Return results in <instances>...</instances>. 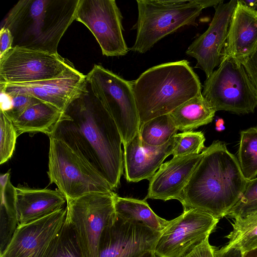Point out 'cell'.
I'll use <instances>...</instances> for the list:
<instances>
[{"label":"cell","mask_w":257,"mask_h":257,"mask_svg":"<svg viewBox=\"0 0 257 257\" xmlns=\"http://www.w3.org/2000/svg\"><path fill=\"white\" fill-rule=\"evenodd\" d=\"M61 141L117 188L124 168L122 140L115 121L87 83V90L63 111L49 136Z\"/></svg>","instance_id":"6da1fadb"},{"label":"cell","mask_w":257,"mask_h":257,"mask_svg":"<svg viewBox=\"0 0 257 257\" xmlns=\"http://www.w3.org/2000/svg\"><path fill=\"white\" fill-rule=\"evenodd\" d=\"M203 153L178 201L183 210L199 209L220 219L239 200L247 180L223 143L214 141Z\"/></svg>","instance_id":"7a4b0ae2"},{"label":"cell","mask_w":257,"mask_h":257,"mask_svg":"<svg viewBox=\"0 0 257 257\" xmlns=\"http://www.w3.org/2000/svg\"><path fill=\"white\" fill-rule=\"evenodd\" d=\"M79 0H20L1 28L8 29L13 47L57 54L59 42L75 20Z\"/></svg>","instance_id":"3957f363"},{"label":"cell","mask_w":257,"mask_h":257,"mask_svg":"<svg viewBox=\"0 0 257 257\" xmlns=\"http://www.w3.org/2000/svg\"><path fill=\"white\" fill-rule=\"evenodd\" d=\"M132 84L141 124L202 93L199 78L186 60L151 67Z\"/></svg>","instance_id":"277c9868"},{"label":"cell","mask_w":257,"mask_h":257,"mask_svg":"<svg viewBox=\"0 0 257 257\" xmlns=\"http://www.w3.org/2000/svg\"><path fill=\"white\" fill-rule=\"evenodd\" d=\"M223 0H137V31L132 51L143 54L158 41L185 26H197L202 10Z\"/></svg>","instance_id":"5b68a950"},{"label":"cell","mask_w":257,"mask_h":257,"mask_svg":"<svg viewBox=\"0 0 257 257\" xmlns=\"http://www.w3.org/2000/svg\"><path fill=\"white\" fill-rule=\"evenodd\" d=\"M202 95L216 111L236 114L253 112L257 93L241 62L222 56L218 68L206 78Z\"/></svg>","instance_id":"8992f818"},{"label":"cell","mask_w":257,"mask_h":257,"mask_svg":"<svg viewBox=\"0 0 257 257\" xmlns=\"http://www.w3.org/2000/svg\"><path fill=\"white\" fill-rule=\"evenodd\" d=\"M48 171L66 199H76L90 193L113 191L109 183L83 158L63 142L49 137Z\"/></svg>","instance_id":"52a82bcc"},{"label":"cell","mask_w":257,"mask_h":257,"mask_svg":"<svg viewBox=\"0 0 257 257\" xmlns=\"http://www.w3.org/2000/svg\"><path fill=\"white\" fill-rule=\"evenodd\" d=\"M86 78L92 93L117 125L123 145L130 142L139 133L141 124L132 81L98 64Z\"/></svg>","instance_id":"ba28073f"},{"label":"cell","mask_w":257,"mask_h":257,"mask_svg":"<svg viewBox=\"0 0 257 257\" xmlns=\"http://www.w3.org/2000/svg\"><path fill=\"white\" fill-rule=\"evenodd\" d=\"M116 193H90L66 199V220L76 234L83 257H97L101 235L116 217Z\"/></svg>","instance_id":"9c48e42d"},{"label":"cell","mask_w":257,"mask_h":257,"mask_svg":"<svg viewBox=\"0 0 257 257\" xmlns=\"http://www.w3.org/2000/svg\"><path fill=\"white\" fill-rule=\"evenodd\" d=\"M73 67L58 53L14 47L0 57V84L50 79Z\"/></svg>","instance_id":"30bf717a"},{"label":"cell","mask_w":257,"mask_h":257,"mask_svg":"<svg viewBox=\"0 0 257 257\" xmlns=\"http://www.w3.org/2000/svg\"><path fill=\"white\" fill-rule=\"evenodd\" d=\"M122 19L114 0H79L75 17L94 35L102 54L111 57L125 56L128 51Z\"/></svg>","instance_id":"8fae6325"},{"label":"cell","mask_w":257,"mask_h":257,"mask_svg":"<svg viewBox=\"0 0 257 257\" xmlns=\"http://www.w3.org/2000/svg\"><path fill=\"white\" fill-rule=\"evenodd\" d=\"M219 219L197 209L183 210L171 220L155 249L157 257H183L209 238Z\"/></svg>","instance_id":"7c38bea8"},{"label":"cell","mask_w":257,"mask_h":257,"mask_svg":"<svg viewBox=\"0 0 257 257\" xmlns=\"http://www.w3.org/2000/svg\"><path fill=\"white\" fill-rule=\"evenodd\" d=\"M162 233L116 215L102 232L97 257H140L155 250Z\"/></svg>","instance_id":"4fadbf2b"},{"label":"cell","mask_w":257,"mask_h":257,"mask_svg":"<svg viewBox=\"0 0 257 257\" xmlns=\"http://www.w3.org/2000/svg\"><path fill=\"white\" fill-rule=\"evenodd\" d=\"M86 75L73 67L57 77L35 82L0 84L1 92L7 95H29L63 111L87 90Z\"/></svg>","instance_id":"5bb4252c"},{"label":"cell","mask_w":257,"mask_h":257,"mask_svg":"<svg viewBox=\"0 0 257 257\" xmlns=\"http://www.w3.org/2000/svg\"><path fill=\"white\" fill-rule=\"evenodd\" d=\"M237 1L225 3L223 1L215 6V13L208 29L186 51L187 55L196 60L195 68L202 70L207 78L221 61L230 18Z\"/></svg>","instance_id":"9a60e30c"},{"label":"cell","mask_w":257,"mask_h":257,"mask_svg":"<svg viewBox=\"0 0 257 257\" xmlns=\"http://www.w3.org/2000/svg\"><path fill=\"white\" fill-rule=\"evenodd\" d=\"M67 212L65 206L43 218L19 225L0 257H42L61 229Z\"/></svg>","instance_id":"2e32d148"},{"label":"cell","mask_w":257,"mask_h":257,"mask_svg":"<svg viewBox=\"0 0 257 257\" xmlns=\"http://www.w3.org/2000/svg\"><path fill=\"white\" fill-rule=\"evenodd\" d=\"M203 155L202 152L199 154L173 157L163 163L149 180L145 198L178 200Z\"/></svg>","instance_id":"e0dca14e"},{"label":"cell","mask_w":257,"mask_h":257,"mask_svg":"<svg viewBox=\"0 0 257 257\" xmlns=\"http://www.w3.org/2000/svg\"><path fill=\"white\" fill-rule=\"evenodd\" d=\"M175 136L163 145L153 146L143 142L138 133L123 145L124 176L127 181L149 180L165 159L172 154L176 145Z\"/></svg>","instance_id":"ac0fdd59"},{"label":"cell","mask_w":257,"mask_h":257,"mask_svg":"<svg viewBox=\"0 0 257 257\" xmlns=\"http://www.w3.org/2000/svg\"><path fill=\"white\" fill-rule=\"evenodd\" d=\"M257 46V12L240 1L231 15L222 56L240 60L250 54Z\"/></svg>","instance_id":"d6986e66"},{"label":"cell","mask_w":257,"mask_h":257,"mask_svg":"<svg viewBox=\"0 0 257 257\" xmlns=\"http://www.w3.org/2000/svg\"><path fill=\"white\" fill-rule=\"evenodd\" d=\"M16 206L19 225L38 220L64 207L67 200L57 190L15 187Z\"/></svg>","instance_id":"ffe728a7"},{"label":"cell","mask_w":257,"mask_h":257,"mask_svg":"<svg viewBox=\"0 0 257 257\" xmlns=\"http://www.w3.org/2000/svg\"><path fill=\"white\" fill-rule=\"evenodd\" d=\"M62 113L56 107L41 102L30 107L12 122L18 136L25 133H43L49 136Z\"/></svg>","instance_id":"44dd1931"},{"label":"cell","mask_w":257,"mask_h":257,"mask_svg":"<svg viewBox=\"0 0 257 257\" xmlns=\"http://www.w3.org/2000/svg\"><path fill=\"white\" fill-rule=\"evenodd\" d=\"M215 112L201 93L169 114L178 130L185 132L209 123L212 121Z\"/></svg>","instance_id":"7402d4cb"},{"label":"cell","mask_w":257,"mask_h":257,"mask_svg":"<svg viewBox=\"0 0 257 257\" xmlns=\"http://www.w3.org/2000/svg\"><path fill=\"white\" fill-rule=\"evenodd\" d=\"M0 254L5 250L19 226L16 206L15 187L10 181V170L0 176Z\"/></svg>","instance_id":"603a6c76"},{"label":"cell","mask_w":257,"mask_h":257,"mask_svg":"<svg viewBox=\"0 0 257 257\" xmlns=\"http://www.w3.org/2000/svg\"><path fill=\"white\" fill-rule=\"evenodd\" d=\"M147 199L140 200L121 197L115 194L114 206L116 215L126 220L143 223L152 229L162 232L170 223L157 215L149 205Z\"/></svg>","instance_id":"cb8c5ba5"},{"label":"cell","mask_w":257,"mask_h":257,"mask_svg":"<svg viewBox=\"0 0 257 257\" xmlns=\"http://www.w3.org/2000/svg\"><path fill=\"white\" fill-rule=\"evenodd\" d=\"M225 237L228 242L223 250L235 248L243 253L257 249V212L234 218L232 230Z\"/></svg>","instance_id":"d4e9b609"},{"label":"cell","mask_w":257,"mask_h":257,"mask_svg":"<svg viewBox=\"0 0 257 257\" xmlns=\"http://www.w3.org/2000/svg\"><path fill=\"white\" fill-rule=\"evenodd\" d=\"M178 131L169 114H167L141 124L139 133L141 139L146 144L160 146L177 134Z\"/></svg>","instance_id":"484cf974"},{"label":"cell","mask_w":257,"mask_h":257,"mask_svg":"<svg viewBox=\"0 0 257 257\" xmlns=\"http://www.w3.org/2000/svg\"><path fill=\"white\" fill-rule=\"evenodd\" d=\"M237 160L241 171L247 180L257 175V126L240 132Z\"/></svg>","instance_id":"4316f807"},{"label":"cell","mask_w":257,"mask_h":257,"mask_svg":"<svg viewBox=\"0 0 257 257\" xmlns=\"http://www.w3.org/2000/svg\"><path fill=\"white\" fill-rule=\"evenodd\" d=\"M42 257H83L75 231L66 219Z\"/></svg>","instance_id":"83f0119b"},{"label":"cell","mask_w":257,"mask_h":257,"mask_svg":"<svg viewBox=\"0 0 257 257\" xmlns=\"http://www.w3.org/2000/svg\"><path fill=\"white\" fill-rule=\"evenodd\" d=\"M175 136L176 145L172 154L173 157L199 154L206 148L205 138L202 132H185Z\"/></svg>","instance_id":"f1b7e54d"},{"label":"cell","mask_w":257,"mask_h":257,"mask_svg":"<svg viewBox=\"0 0 257 257\" xmlns=\"http://www.w3.org/2000/svg\"><path fill=\"white\" fill-rule=\"evenodd\" d=\"M257 212V178L247 180L245 189L238 202L226 216L243 217Z\"/></svg>","instance_id":"f546056e"},{"label":"cell","mask_w":257,"mask_h":257,"mask_svg":"<svg viewBox=\"0 0 257 257\" xmlns=\"http://www.w3.org/2000/svg\"><path fill=\"white\" fill-rule=\"evenodd\" d=\"M4 95V101H1V110L12 121L16 120L28 108L42 101L32 96L24 94Z\"/></svg>","instance_id":"4dcf8cb0"},{"label":"cell","mask_w":257,"mask_h":257,"mask_svg":"<svg viewBox=\"0 0 257 257\" xmlns=\"http://www.w3.org/2000/svg\"><path fill=\"white\" fill-rule=\"evenodd\" d=\"M13 122L0 110V164L7 162L13 156L17 138Z\"/></svg>","instance_id":"1f68e13d"},{"label":"cell","mask_w":257,"mask_h":257,"mask_svg":"<svg viewBox=\"0 0 257 257\" xmlns=\"http://www.w3.org/2000/svg\"><path fill=\"white\" fill-rule=\"evenodd\" d=\"M239 60L244 66L257 93V46L250 54Z\"/></svg>","instance_id":"d6a6232c"},{"label":"cell","mask_w":257,"mask_h":257,"mask_svg":"<svg viewBox=\"0 0 257 257\" xmlns=\"http://www.w3.org/2000/svg\"><path fill=\"white\" fill-rule=\"evenodd\" d=\"M216 248L209 242V238L183 257H216Z\"/></svg>","instance_id":"836d02e7"},{"label":"cell","mask_w":257,"mask_h":257,"mask_svg":"<svg viewBox=\"0 0 257 257\" xmlns=\"http://www.w3.org/2000/svg\"><path fill=\"white\" fill-rule=\"evenodd\" d=\"M13 37L7 28H1L0 31V57L13 47Z\"/></svg>","instance_id":"e575fe53"},{"label":"cell","mask_w":257,"mask_h":257,"mask_svg":"<svg viewBox=\"0 0 257 257\" xmlns=\"http://www.w3.org/2000/svg\"><path fill=\"white\" fill-rule=\"evenodd\" d=\"M216 257H242L243 253L238 249L230 248L223 250L221 248L216 249Z\"/></svg>","instance_id":"d590c367"},{"label":"cell","mask_w":257,"mask_h":257,"mask_svg":"<svg viewBox=\"0 0 257 257\" xmlns=\"http://www.w3.org/2000/svg\"><path fill=\"white\" fill-rule=\"evenodd\" d=\"M240 1L246 7L255 10H256L257 0H241Z\"/></svg>","instance_id":"8d00e7d4"},{"label":"cell","mask_w":257,"mask_h":257,"mask_svg":"<svg viewBox=\"0 0 257 257\" xmlns=\"http://www.w3.org/2000/svg\"><path fill=\"white\" fill-rule=\"evenodd\" d=\"M224 124V121L222 118H218L215 122V130L218 132L223 131L225 128Z\"/></svg>","instance_id":"74e56055"},{"label":"cell","mask_w":257,"mask_h":257,"mask_svg":"<svg viewBox=\"0 0 257 257\" xmlns=\"http://www.w3.org/2000/svg\"><path fill=\"white\" fill-rule=\"evenodd\" d=\"M242 257H257V249L243 253Z\"/></svg>","instance_id":"f35d334b"},{"label":"cell","mask_w":257,"mask_h":257,"mask_svg":"<svg viewBox=\"0 0 257 257\" xmlns=\"http://www.w3.org/2000/svg\"><path fill=\"white\" fill-rule=\"evenodd\" d=\"M140 257H157L155 253V251L154 250L149 251L143 254H142Z\"/></svg>","instance_id":"ab89813d"},{"label":"cell","mask_w":257,"mask_h":257,"mask_svg":"<svg viewBox=\"0 0 257 257\" xmlns=\"http://www.w3.org/2000/svg\"><path fill=\"white\" fill-rule=\"evenodd\" d=\"M256 12H257V8H256Z\"/></svg>","instance_id":"60d3db41"}]
</instances>
